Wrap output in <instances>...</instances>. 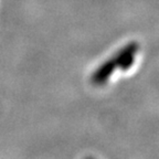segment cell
<instances>
[{
  "label": "cell",
  "instance_id": "1",
  "mask_svg": "<svg viewBox=\"0 0 159 159\" xmlns=\"http://www.w3.org/2000/svg\"><path fill=\"white\" fill-rule=\"evenodd\" d=\"M138 52V43L137 42H129L124 48L119 50L116 53L117 60H118V69L123 71H127L134 64L135 57Z\"/></svg>",
  "mask_w": 159,
  "mask_h": 159
},
{
  "label": "cell",
  "instance_id": "2",
  "mask_svg": "<svg viewBox=\"0 0 159 159\" xmlns=\"http://www.w3.org/2000/svg\"><path fill=\"white\" fill-rule=\"evenodd\" d=\"M118 67V60H117L116 55H114L113 57H111L109 60H107L106 62L103 63L98 69L96 70V72L93 74V82L95 84H104L107 82V80L109 79V76L113 74V72L115 71V69Z\"/></svg>",
  "mask_w": 159,
  "mask_h": 159
}]
</instances>
